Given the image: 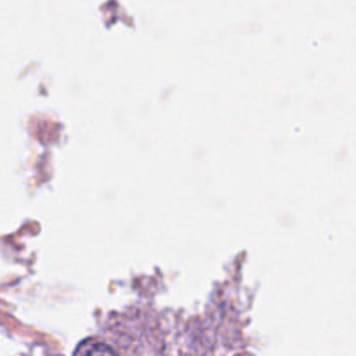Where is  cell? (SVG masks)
I'll list each match as a JSON object with an SVG mask.
<instances>
[{
  "label": "cell",
  "mask_w": 356,
  "mask_h": 356,
  "mask_svg": "<svg viewBox=\"0 0 356 356\" xmlns=\"http://www.w3.org/2000/svg\"><path fill=\"white\" fill-rule=\"evenodd\" d=\"M75 356H117L113 353V350L106 346L103 343H97V341H86L79 346V350L75 351Z\"/></svg>",
  "instance_id": "6da1fadb"
}]
</instances>
